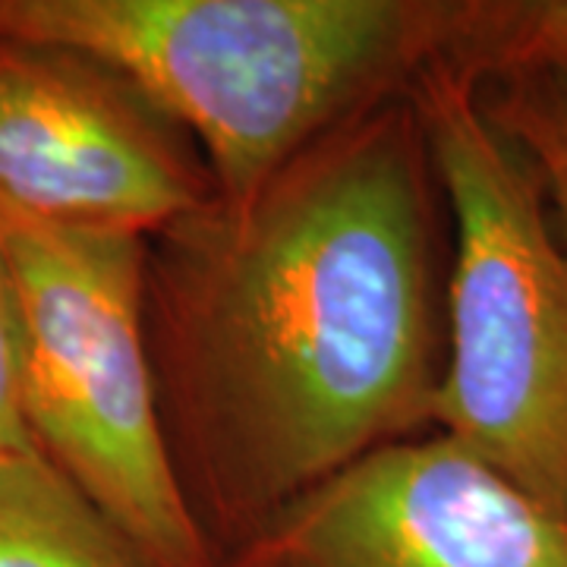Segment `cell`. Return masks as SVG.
I'll return each instance as SVG.
<instances>
[{
	"label": "cell",
	"instance_id": "1",
	"mask_svg": "<svg viewBox=\"0 0 567 567\" xmlns=\"http://www.w3.org/2000/svg\"><path fill=\"white\" fill-rule=\"evenodd\" d=\"M451 221L410 95L148 237L164 445L215 558L338 470L435 429Z\"/></svg>",
	"mask_w": 567,
	"mask_h": 567
},
{
	"label": "cell",
	"instance_id": "2",
	"mask_svg": "<svg viewBox=\"0 0 567 567\" xmlns=\"http://www.w3.org/2000/svg\"><path fill=\"white\" fill-rule=\"evenodd\" d=\"M457 0H0V39L117 70L240 196L309 142L406 95Z\"/></svg>",
	"mask_w": 567,
	"mask_h": 567
},
{
	"label": "cell",
	"instance_id": "3",
	"mask_svg": "<svg viewBox=\"0 0 567 567\" xmlns=\"http://www.w3.org/2000/svg\"><path fill=\"white\" fill-rule=\"evenodd\" d=\"M451 221L435 432L567 520V244L476 85H410Z\"/></svg>",
	"mask_w": 567,
	"mask_h": 567
},
{
	"label": "cell",
	"instance_id": "4",
	"mask_svg": "<svg viewBox=\"0 0 567 567\" xmlns=\"http://www.w3.org/2000/svg\"><path fill=\"white\" fill-rule=\"evenodd\" d=\"M22 319V413L41 457L158 567H215L164 445L142 322L148 237L0 205Z\"/></svg>",
	"mask_w": 567,
	"mask_h": 567
},
{
	"label": "cell",
	"instance_id": "5",
	"mask_svg": "<svg viewBox=\"0 0 567 567\" xmlns=\"http://www.w3.org/2000/svg\"><path fill=\"white\" fill-rule=\"evenodd\" d=\"M193 140L117 70L0 39V205L155 237L215 196Z\"/></svg>",
	"mask_w": 567,
	"mask_h": 567
},
{
	"label": "cell",
	"instance_id": "6",
	"mask_svg": "<svg viewBox=\"0 0 567 567\" xmlns=\"http://www.w3.org/2000/svg\"><path fill=\"white\" fill-rule=\"evenodd\" d=\"M215 567H567V520L432 432L297 495Z\"/></svg>",
	"mask_w": 567,
	"mask_h": 567
},
{
	"label": "cell",
	"instance_id": "7",
	"mask_svg": "<svg viewBox=\"0 0 567 567\" xmlns=\"http://www.w3.org/2000/svg\"><path fill=\"white\" fill-rule=\"evenodd\" d=\"M0 567H158L48 457L0 454Z\"/></svg>",
	"mask_w": 567,
	"mask_h": 567
},
{
	"label": "cell",
	"instance_id": "8",
	"mask_svg": "<svg viewBox=\"0 0 567 567\" xmlns=\"http://www.w3.org/2000/svg\"><path fill=\"white\" fill-rule=\"evenodd\" d=\"M495 123L536 174L548 212L567 244V63L476 85Z\"/></svg>",
	"mask_w": 567,
	"mask_h": 567
},
{
	"label": "cell",
	"instance_id": "9",
	"mask_svg": "<svg viewBox=\"0 0 567 567\" xmlns=\"http://www.w3.org/2000/svg\"><path fill=\"white\" fill-rule=\"evenodd\" d=\"M22 413V319L7 252L0 246V454H35Z\"/></svg>",
	"mask_w": 567,
	"mask_h": 567
}]
</instances>
